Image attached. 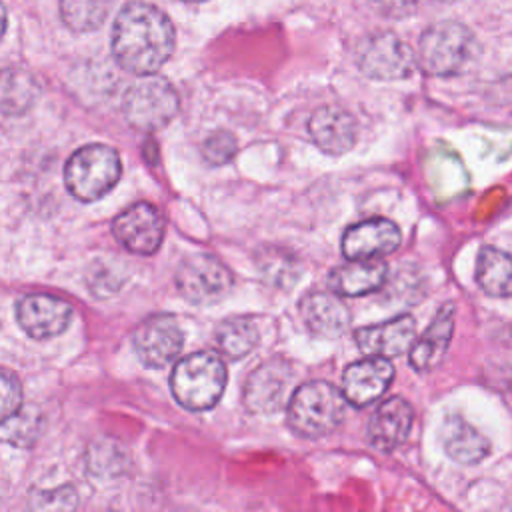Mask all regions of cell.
<instances>
[{
    "mask_svg": "<svg viewBox=\"0 0 512 512\" xmlns=\"http://www.w3.org/2000/svg\"><path fill=\"white\" fill-rule=\"evenodd\" d=\"M176 32L170 18L146 2L126 4L112 26L116 62L138 76L154 74L172 56Z\"/></svg>",
    "mask_w": 512,
    "mask_h": 512,
    "instance_id": "1",
    "label": "cell"
},
{
    "mask_svg": "<svg viewBox=\"0 0 512 512\" xmlns=\"http://www.w3.org/2000/svg\"><path fill=\"white\" fill-rule=\"evenodd\" d=\"M226 366L214 352H194L174 364L170 388L186 410H208L216 406L226 388Z\"/></svg>",
    "mask_w": 512,
    "mask_h": 512,
    "instance_id": "2",
    "label": "cell"
},
{
    "mask_svg": "<svg viewBox=\"0 0 512 512\" xmlns=\"http://www.w3.org/2000/svg\"><path fill=\"white\" fill-rule=\"evenodd\" d=\"M346 402L344 392L328 382L312 380L302 384L288 400V426L306 438L326 436L342 424Z\"/></svg>",
    "mask_w": 512,
    "mask_h": 512,
    "instance_id": "3",
    "label": "cell"
},
{
    "mask_svg": "<svg viewBox=\"0 0 512 512\" xmlns=\"http://www.w3.org/2000/svg\"><path fill=\"white\" fill-rule=\"evenodd\" d=\"M478 56L474 34L460 22H438L428 26L418 42V64L432 76H454L464 72Z\"/></svg>",
    "mask_w": 512,
    "mask_h": 512,
    "instance_id": "4",
    "label": "cell"
},
{
    "mask_svg": "<svg viewBox=\"0 0 512 512\" xmlns=\"http://www.w3.org/2000/svg\"><path fill=\"white\" fill-rule=\"evenodd\" d=\"M120 174V156L106 144H88L78 148L64 166L66 188L82 202H94L108 194L120 180Z\"/></svg>",
    "mask_w": 512,
    "mask_h": 512,
    "instance_id": "5",
    "label": "cell"
},
{
    "mask_svg": "<svg viewBox=\"0 0 512 512\" xmlns=\"http://www.w3.org/2000/svg\"><path fill=\"white\" fill-rule=\"evenodd\" d=\"M178 94L172 84L154 74L136 80L122 98V112L130 126L154 132L164 128L178 112Z\"/></svg>",
    "mask_w": 512,
    "mask_h": 512,
    "instance_id": "6",
    "label": "cell"
},
{
    "mask_svg": "<svg viewBox=\"0 0 512 512\" xmlns=\"http://www.w3.org/2000/svg\"><path fill=\"white\" fill-rule=\"evenodd\" d=\"M354 60L374 80H400L412 74L418 58L394 32H372L356 44Z\"/></svg>",
    "mask_w": 512,
    "mask_h": 512,
    "instance_id": "7",
    "label": "cell"
},
{
    "mask_svg": "<svg viewBox=\"0 0 512 512\" xmlns=\"http://www.w3.org/2000/svg\"><path fill=\"white\" fill-rule=\"evenodd\" d=\"M232 282V272L212 254L188 256L174 274L176 290L194 304L218 302L228 294Z\"/></svg>",
    "mask_w": 512,
    "mask_h": 512,
    "instance_id": "8",
    "label": "cell"
},
{
    "mask_svg": "<svg viewBox=\"0 0 512 512\" xmlns=\"http://www.w3.org/2000/svg\"><path fill=\"white\" fill-rule=\"evenodd\" d=\"M112 234L128 252L152 256L164 238V216L154 204L138 202L114 218Z\"/></svg>",
    "mask_w": 512,
    "mask_h": 512,
    "instance_id": "9",
    "label": "cell"
},
{
    "mask_svg": "<svg viewBox=\"0 0 512 512\" xmlns=\"http://www.w3.org/2000/svg\"><path fill=\"white\" fill-rule=\"evenodd\" d=\"M292 380V366L284 358L262 362L244 384L242 400L252 414H270L284 406L288 384Z\"/></svg>",
    "mask_w": 512,
    "mask_h": 512,
    "instance_id": "10",
    "label": "cell"
},
{
    "mask_svg": "<svg viewBox=\"0 0 512 512\" xmlns=\"http://www.w3.org/2000/svg\"><path fill=\"white\" fill-rule=\"evenodd\" d=\"M182 344V328L172 316H154L144 320L132 338L136 356L148 368H162L170 364L182 350Z\"/></svg>",
    "mask_w": 512,
    "mask_h": 512,
    "instance_id": "11",
    "label": "cell"
},
{
    "mask_svg": "<svg viewBox=\"0 0 512 512\" xmlns=\"http://www.w3.org/2000/svg\"><path fill=\"white\" fill-rule=\"evenodd\" d=\"M72 318V306L52 294H28L16 304V320L20 328L36 338H52L62 334Z\"/></svg>",
    "mask_w": 512,
    "mask_h": 512,
    "instance_id": "12",
    "label": "cell"
},
{
    "mask_svg": "<svg viewBox=\"0 0 512 512\" xmlns=\"http://www.w3.org/2000/svg\"><path fill=\"white\" fill-rule=\"evenodd\" d=\"M402 242L400 228L388 218H368L352 224L342 236V252L348 260L380 258Z\"/></svg>",
    "mask_w": 512,
    "mask_h": 512,
    "instance_id": "13",
    "label": "cell"
},
{
    "mask_svg": "<svg viewBox=\"0 0 512 512\" xmlns=\"http://www.w3.org/2000/svg\"><path fill=\"white\" fill-rule=\"evenodd\" d=\"M394 368L384 356H366L352 362L342 376V392L348 404L364 408L378 400L390 386Z\"/></svg>",
    "mask_w": 512,
    "mask_h": 512,
    "instance_id": "14",
    "label": "cell"
},
{
    "mask_svg": "<svg viewBox=\"0 0 512 512\" xmlns=\"http://www.w3.org/2000/svg\"><path fill=\"white\" fill-rule=\"evenodd\" d=\"M414 424V410L408 400L394 396L384 400L372 414L366 432L368 442L378 452H394L400 448Z\"/></svg>",
    "mask_w": 512,
    "mask_h": 512,
    "instance_id": "15",
    "label": "cell"
},
{
    "mask_svg": "<svg viewBox=\"0 0 512 512\" xmlns=\"http://www.w3.org/2000/svg\"><path fill=\"white\" fill-rule=\"evenodd\" d=\"M354 338L366 356L392 358L412 348L416 338V322L410 314H400L386 322L358 328Z\"/></svg>",
    "mask_w": 512,
    "mask_h": 512,
    "instance_id": "16",
    "label": "cell"
},
{
    "mask_svg": "<svg viewBox=\"0 0 512 512\" xmlns=\"http://www.w3.org/2000/svg\"><path fill=\"white\" fill-rule=\"evenodd\" d=\"M308 134L326 154H344L356 142V120L344 108L320 106L308 120Z\"/></svg>",
    "mask_w": 512,
    "mask_h": 512,
    "instance_id": "17",
    "label": "cell"
},
{
    "mask_svg": "<svg viewBox=\"0 0 512 512\" xmlns=\"http://www.w3.org/2000/svg\"><path fill=\"white\" fill-rule=\"evenodd\" d=\"M300 314L306 328L322 338H336L350 324L348 308L330 292H308L300 302Z\"/></svg>",
    "mask_w": 512,
    "mask_h": 512,
    "instance_id": "18",
    "label": "cell"
},
{
    "mask_svg": "<svg viewBox=\"0 0 512 512\" xmlns=\"http://www.w3.org/2000/svg\"><path fill=\"white\" fill-rule=\"evenodd\" d=\"M452 332H454V306L448 302L436 312L426 332L418 340H414L410 348L412 368L418 372H428L436 368L446 356V350L452 340Z\"/></svg>",
    "mask_w": 512,
    "mask_h": 512,
    "instance_id": "19",
    "label": "cell"
},
{
    "mask_svg": "<svg viewBox=\"0 0 512 512\" xmlns=\"http://www.w3.org/2000/svg\"><path fill=\"white\" fill-rule=\"evenodd\" d=\"M386 264L380 258L348 260L328 274V288L338 296H362L378 290L386 280Z\"/></svg>",
    "mask_w": 512,
    "mask_h": 512,
    "instance_id": "20",
    "label": "cell"
},
{
    "mask_svg": "<svg viewBox=\"0 0 512 512\" xmlns=\"http://www.w3.org/2000/svg\"><path fill=\"white\" fill-rule=\"evenodd\" d=\"M446 454L460 464H478L490 452V442L462 416H448L440 430Z\"/></svg>",
    "mask_w": 512,
    "mask_h": 512,
    "instance_id": "21",
    "label": "cell"
},
{
    "mask_svg": "<svg viewBox=\"0 0 512 512\" xmlns=\"http://www.w3.org/2000/svg\"><path fill=\"white\" fill-rule=\"evenodd\" d=\"M476 282L490 296H512V254L484 246L476 258Z\"/></svg>",
    "mask_w": 512,
    "mask_h": 512,
    "instance_id": "22",
    "label": "cell"
},
{
    "mask_svg": "<svg viewBox=\"0 0 512 512\" xmlns=\"http://www.w3.org/2000/svg\"><path fill=\"white\" fill-rule=\"evenodd\" d=\"M258 328L248 318H228L218 324L214 332V344L226 358H244L258 344Z\"/></svg>",
    "mask_w": 512,
    "mask_h": 512,
    "instance_id": "23",
    "label": "cell"
},
{
    "mask_svg": "<svg viewBox=\"0 0 512 512\" xmlns=\"http://www.w3.org/2000/svg\"><path fill=\"white\" fill-rule=\"evenodd\" d=\"M256 264L262 278L268 284L284 290L286 288L290 290V286L300 278V272H302L298 258L288 250H282L276 246H268L260 250L256 256Z\"/></svg>",
    "mask_w": 512,
    "mask_h": 512,
    "instance_id": "24",
    "label": "cell"
},
{
    "mask_svg": "<svg viewBox=\"0 0 512 512\" xmlns=\"http://www.w3.org/2000/svg\"><path fill=\"white\" fill-rule=\"evenodd\" d=\"M44 426V418L36 406H20L10 416L2 418V438L4 442L18 446V448H30Z\"/></svg>",
    "mask_w": 512,
    "mask_h": 512,
    "instance_id": "25",
    "label": "cell"
},
{
    "mask_svg": "<svg viewBox=\"0 0 512 512\" xmlns=\"http://www.w3.org/2000/svg\"><path fill=\"white\" fill-rule=\"evenodd\" d=\"M38 96L36 80L22 70H4L2 74V110L4 114H22Z\"/></svg>",
    "mask_w": 512,
    "mask_h": 512,
    "instance_id": "26",
    "label": "cell"
},
{
    "mask_svg": "<svg viewBox=\"0 0 512 512\" xmlns=\"http://www.w3.org/2000/svg\"><path fill=\"white\" fill-rule=\"evenodd\" d=\"M104 0H60V18L74 32H92L106 20Z\"/></svg>",
    "mask_w": 512,
    "mask_h": 512,
    "instance_id": "27",
    "label": "cell"
},
{
    "mask_svg": "<svg viewBox=\"0 0 512 512\" xmlns=\"http://www.w3.org/2000/svg\"><path fill=\"white\" fill-rule=\"evenodd\" d=\"M238 152V142L236 138L226 132V130H216L212 132L204 144H202V154L206 158V162L214 164V166H220V164H226L230 162Z\"/></svg>",
    "mask_w": 512,
    "mask_h": 512,
    "instance_id": "28",
    "label": "cell"
},
{
    "mask_svg": "<svg viewBox=\"0 0 512 512\" xmlns=\"http://www.w3.org/2000/svg\"><path fill=\"white\" fill-rule=\"evenodd\" d=\"M76 504H78V498L70 486L34 492L30 498V506L34 510H72L76 508Z\"/></svg>",
    "mask_w": 512,
    "mask_h": 512,
    "instance_id": "29",
    "label": "cell"
},
{
    "mask_svg": "<svg viewBox=\"0 0 512 512\" xmlns=\"http://www.w3.org/2000/svg\"><path fill=\"white\" fill-rule=\"evenodd\" d=\"M88 284H90V290L98 296H106V294H112L114 290L120 288L122 284V276L116 274V270L108 264H94V268L90 270L88 274Z\"/></svg>",
    "mask_w": 512,
    "mask_h": 512,
    "instance_id": "30",
    "label": "cell"
},
{
    "mask_svg": "<svg viewBox=\"0 0 512 512\" xmlns=\"http://www.w3.org/2000/svg\"><path fill=\"white\" fill-rule=\"evenodd\" d=\"M0 398H2V418L10 416L22 406V388L18 378L10 370H2V380H0Z\"/></svg>",
    "mask_w": 512,
    "mask_h": 512,
    "instance_id": "31",
    "label": "cell"
},
{
    "mask_svg": "<svg viewBox=\"0 0 512 512\" xmlns=\"http://www.w3.org/2000/svg\"><path fill=\"white\" fill-rule=\"evenodd\" d=\"M374 8L388 18H404L414 12L416 0H370Z\"/></svg>",
    "mask_w": 512,
    "mask_h": 512,
    "instance_id": "32",
    "label": "cell"
},
{
    "mask_svg": "<svg viewBox=\"0 0 512 512\" xmlns=\"http://www.w3.org/2000/svg\"><path fill=\"white\" fill-rule=\"evenodd\" d=\"M186 2H204V0H186Z\"/></svg>",
    "mask_w": 512,
    "mask_h": 512,
    "instance_id": "33",
    "label": "cell"
},
{
    "mask_svg": "<svg viewBox=\"0 0 512 512\" xmlns=\"http://www.w3.org/2000/svg\"><path fill=\"white\" fill-rule=\"evenodd\" d=\"M442 2H452V0H442Z\"/></svg>",
    "mask_w": 512,
    "mask_h": 512,
    "instance_id": "34",
    "label": "cell"
}]
</instances>
